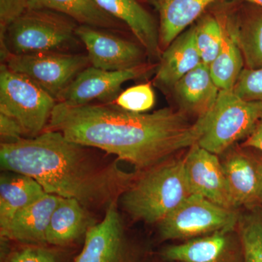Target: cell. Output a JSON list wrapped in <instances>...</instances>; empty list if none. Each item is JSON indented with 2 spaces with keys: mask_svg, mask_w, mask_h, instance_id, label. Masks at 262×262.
<instances>
[{
  "mask_svg": "<svg viewBox=\"0 0 262 262\" xmlns=\"http://www.w3.org/2000/svg\"><path fill=\"white\" fill-rule=\"evenodd\" d=\"M234 27L247 69L262 68V8L244 20L234 16Z\"/></svg>",
  "mask_w": 262,
  "mask_h": 262,
  "instance_id": "cell-24",
  "label": "cell"
},
{
  "mask_svg": "<svg viewBox=\"0 0 262 262\" xmlns=\"http://www.w3.org/2000/svg\"><path fill=\"white\" fill-rule=\"evenodd\" d=\"M182 110L165 108L135 113L113 103L70 106L57 103L46 130L147 170L198 142L200 119L191 122Z\"/></svg>",
  "mask_w": 262,
  "mask_h": 262,
  "instance_id": "cell-1",
  "label": "cell"
},
{
  "mask_svg": "<svg viewBox=\"0 0 262 262\" xmlns=\"http://www.w3.org/2000/svg\"><path fill=\"white\" fill-rule=\"evenodd\" d=\"M29 9L57 12L73 19L79 25L116 32L121 22L108 15L94 0H29Z\"/></svg>",
  "mask_w": 262,
  "mask_h": 262,
  "instance_id": "cell-23",
  "label": "cell"
},
{
  "mask_svg": "<svg viewBox=\"0 0 262 262\" xmlns=\"http://www.w3.org/2000/svg\"><path fill=\"white\" fill-rule=\"evenodd\" d=\"M157 67L154 63H144L127 70L106 71L90 66L71 82L57 103L70 106H83L96 101L113 103L120 94L122 84L148 75Z\"/></svg>",
  "mask_w": 262,
  "mask_h": 262,
  "instance_id": "cell-10",
  "label": "cell"
},
{
  "mask_svg": "<svg viewBox=\"0 0 262 262\" xmlns=\"http://www.w3.org/2000/svg\"><path fill=\"white\" fill-rule=\"evenodd\" d=\"M232 91L245 101L262 102V68L244 69Z\"/></svg>",
  "mask_w": 262,
  "mask_h": 262,
  "instance_id": "cell-28",
  "label": "cell"
},
{
  "mask_svg": "<svg viewBox=\"0 0 262 262\" xmlns=\"http://www.w3.org/2000/svg\"><path fill=\"white\" fill-rule=\"evenodd\" d=\"M1 63L28 77L56 101L76 77L91 66L87 54L70 52L8 54Z\"/></svg>",
  "mask_w": 262,
  "mask_h": 262,
  "instance_id": "cell-8",
  "label": "cell"
},
{
  "mask_svg": "<svg viewBox=\"0 0 262 262\" xmlns=\"http://www.w3.org/2000/svg\"><path fill=\"white\" fill-rule=\"evenodd\" d=\"M155 96L150 83H142L122 91L113 104L126 111L144 113L154 106Z\"/></svg>",
  "mask_w": 262,
  "mask_h": 262,
  "instance_id": "cell-27",
  "label": "cell"
},
{
  "mask_svg": "<svg viewBox=\"0 0 262 262\" xmlns=\"http://www.w3.org/2000/svg\"><path fill=\"white\" fill-rule=\"evenodd\" d=\"M222 160L231 201L234 209L262 204V160L241 148L229 149Z\"/></svg>",
  "mask_w": 262,
  "mask_h": 262,
  "instance_id": "cell-12",
  "label": "cell"
},
{
  "mask_svg": "<svg viewBox=\"0 0 262 262\" xmlns=\"http://www.w3.org/2000/svg\"><path fill=\"white\" fill-rule=\"evenodd\" d=\"M164 259L179 262H243L239 235L234 230L207 234L165 248Z\"/></svg>",
  "mask_w": 262,
  "mask_h": 262,
  "instance_id": "cell-14",
  "label": "cell"
},
{
  "mask_svg": "<svg viewBox=\"0 0 262 262\" xmlns=\"http://www.w3.org/2000/svg\"><path fill=\"white\" fill-rule=\"evenodd\" d=\"M172 90L182 111L194 115L196 120L211 111L220 92L209 67L203 63L181 78Z\"/></svg>",
  "mask_w": 262,
  "mask_h": 262,
  "instance_id": "cell-18",
  "label": "cell"
},
{
  "mask_svg": "<svg viewBox=\"0 0 262 262\" xmlns=\"http://www.w3.org/2000/svg\"><path fill=\"white\" fill-rule=\"evenodd\" d=\"M215 0H154L159 13L162 53L186 29L199 19Z\"/></svg>",
  "mask_w": 262,
  "mask_h": 262,
  "instance_id": "cell-19",
  "label": "cell"
},
{
  "mask_svg": "<svg viewBox=\"0 0 262 262\" xmlns=\"http://www.w3.org/2000/svg\"><path fill=\"white\" fill-rule=\"evenodd\" d=\"M29 9V0H0V37Z\"/></svg>",
  "mask_w": 262,
  "mask_h": 262,
  "instance_id": "cell-29",
  "label": "cell"
},
{
  "mask_svg": "<svg viewBox=\"0 0 262 262\" xmlns=\"http://www.w3.org/2000/svg\"><path fill=\"white\" fill-rule=\"evenodd\" d=\"M105 13L130 29L152 61L159 60V29L155 19L137 0H94Z\"/></svg>",
  "mask_w": 262,
  "mask_h": 262,
  "instance_id": "cell-15",
  "label": "cell"
},
{
  "mask_svg": "<svg viewBox=\"0 0 262 262\" xmlns=\"http://www.w3.org/2000/svg\"><path fill=\"white\" fill-rule=\"evenodd\" d=\"M61 196L46 192L15 215L1 232L3 238L33 245L47 244V232Z\"/></svg>",
  "mask_w": 262,
  "mask_h": 262,
  "instance_id": "cell-16",
  "label": "cell"
},
{
  "mask_svg": "<svg viewBox=\"0 0 262 262\" xmlns=\"http://www.w3.org/2000/svg\"><path fill=\"white\" fill-rule=\"evenodd\" d=\"M6 262H57L56 256L49 250L34 246L22 248L12 253Z\"/></svg>",
  "mask_w": 262,
  "mask_h": 262,
  "instance_id": "cell-30",
  "label": "cell"
},
{
  "mask_svg": "<svg viewBox=\"0 0 262 262\" xmlns=\"http://www.w3.org/2000/svg\"><path fill=\"white\" fill-rule=\"evenodd\" d=\"M202 62L196 48L194 26L184 31L162 53L156 68L155 84L163 89L173 86Z\"/></svg>",
  "mask_w": 262,
  "mask_h": 262,
  "instance_id": "cell-17",
  "label": "cell"
},
{
  "mask_svg": "<svg viewBox=\"0 0 262 262\" xmlns=\"http://www.w3.org/2000/svg\"><path fill=\"white\" fill-rule=\"evenodd\" d=\"M77 37L84 45L91 66L106 71H124L144 64L147 53L142 46L113 31L79 25Z\"/></svg>",
  "mask_w": 262,
  "mask_h": 262,
  "instance_id": "cell-11",
  "label": "cell"
},
{
  "mask_svg": "<svg viewBox=\"0 0 262 262\" xmlns=\"http://www.w3.org/2000/svg\"><path fill=\"white\" fill-rule=\"evenodd\" d=\"M184 165L192 194L203 196L219 206L234 209L218 155L196 143L184 158Z\"/></svg>",
  "mask_w": 262,
  "mask_h": 262,
  "instance_id": "cell-13",
  "label": "cell"
},
{
  "mask_svg": "<svg viewBox=\"0 0 262 262\" xmlns=\"http://www.w3.org/2000/svg\"><path fill=\"white\" fill-rule=\"evenodd\" d=\"M21 125L13 117L0 113L1 144H11L24 139Z\"/></svg>",
  "mask_w": 262,
  "mask_h": 262,
  "instance_id": "cell-31",
  "label": "cell"
},
{
  "mask_svg": "<svg viewBox=\"0 0 262 262\" xmlns=\"http://www.w3.org/2000/svg\"><path fill=\"white\" fill-rule=\"evenodd\" d=\"M46 191L28 176L7 171L0 177V232L4 231L20 210L35 201Z\"/></svg>",
  "mask_w": 262,
  "mask_h": 262,
  "instance_id": "cell-21",
  "label": "cell"
},
{
  "mask_svg": "<svg viewBox=\"0 0 262 262\" xmlns=\"http://www.w3.org/2000/svg\"><path fill=\"white\" fill-rule=\"evenodd\" d=\"M244 1L248 2V3H251V4L262 8V0H244Z\"/></svg>",
  "mask_w": 262,
  "mask_h": 262,
  "instance_id": "cell-33",
  "label": "cell"
},
{
  "mask_svg": "<svg viewBox=\"0 0 262 262\" xmlns=\"http://www.w3.org/2000/svg\"><path fill=\"white\" fill-rule=\"evenodd\" d=\"M239 215L234 209L219 206L198 194H191L158 224L164 241L195 238L222 231H232Z\"/></svg>",
  "mask_w": 262,
  "mask_h": 262,
  "instance_id": "cell-7",
  "label": "cell"
},
{
  "mask_svg": "<svg viewBox=\"0 0 262 262\" xmlns=\"http://www.w3.org/2000/svg\"><path fill=\"white\" fill-rule=\"evenodd\" d=\"M117 203H112L101 222L89 229L75 262H143L139 248L125 231Z\"/></svg>",
  "mask_w": 262,
  "mask_h": 262,
  "instance_id": "cell-9",
  "label": "cell"
},
{
  "mask_svg": "<svg viewBox=\"0 0 262 262\" xmlns=\"http://www.w3.org/2000/svg\"><path fill=\"white\" fill-rule=\"evenodd\" d=\"M91 149L57 131L45 130L36 137L1 144L0 163L6 171L34 179L46 192L75 199L88 209L106 210L118 202L137 174Z\"/></svg>",
  "mask_w": 262,
  "mask_h": 262,
  "instance_id": "cell-2",
  "label": "cell"
},
{
  "mask_svg": "<svg viewBox=\"0 0 262 262\" xmlns=\"http://www.w3.org/2000/svg\"><path fill=\"white\" fill-rule=\"evenodd\" d=\"M120 198L134 220L159 224L192 194L184 159H168L139 172Z\"/></svg>",
  "mask_w": 262,
  "mask_h": 262,
  "instance_id": "cell-3",
  "label": "cell"
},
{
  "mask_svg": "<svg viewBox=\"0 0 262 262\" xmlns=\"http://www.w3.org/2000/svg\"><path fill=\"white\" fill-rule=\"evenodd\" d=\"M196 48L202 62L209 67L220 53L223 29L218 15L206 14L194 24Z\"/></svg>",
  "mask_w": 262,
  "mask_h": 262,
  "instance_id": "cell-26",
  "label": "cell"
},
{
  "mask_svg": "<svg viewBox=\"0 0 262 262\" xmlns=\"http://www.w3.org/2000/svg\"><path fill=\"white\" fill-rule=\"evenodd\" d=\"M262 116V102L241 99L232 91H220L214 106L201 117L196 144L217 155L247 138Z\"/></svg>",
  "mask_w": 262,
  "mask_h": 262,
  "instance_id": "cell-5",
  "label": "cell"
},
{
  "mask_svg": "<svg viewBox=\"0 0 262 262\" xmlns=\"http://www.w3.org/2000/svg\"><path fill=\"white\" fill-rule=\"evenodd\" d=\"M244 146L253 148L262 151V116L258 120L252 133L246 138Z\"/></svg>",
  "mask_w": 262,
  "mask_h": 262,
  "instance_id": "cell-32",
  "label": "cell"
},
{
  "mask_svg": "<svg viewBox=\"0 0 262 262\" xmlns=\"http://www.w3.org/2000/svg\"><path fill=\"white\" fill-rule=\"evenodd\" d=\"M223 39L220 53L209 66L212 78L220 91H232L241 72L244 59L234 32V16L222 13L219 15Z\"/></svg>",
  "mask_w": 262,
  "mask_h": 262,
  "instance_id": "cell-22",
  "label": "cell"
},
{
  "mask_svg": "<svg viewBox=\"0 0 262 262\" xmlns=\"http://www.w3.org/2000/svg\"><path fill=\"white\" fill-rule=\"evenodd\" d=\"M79 24L66 15L45 9H29L0 37L1 62L8 54L69 52L78 43Z\"/></svg>",
  "mask_w": 262,
  "mask_h": 262,
  "instance_id": "cell-4",
  "label": "cell"
},
{
  "mask_svg": "<svg viewBox=\"0 0 262 262\" xmlns=\"http://www.w3.org/2000/svg\"><path fill=\"white\" fill-rule=\"evenodd\" d=\"M168 262H179V261H167Z\"/></svg>",
  "mask_w": 262,
  "mask_h": 262,
  "instance_id": "cell-34",
  "label": "cell"
},
{
  "mask_svg": "<svg viewBox=\"0 0 262 262\" xmlns=\"http://www.w3.org/2000/svg\"><path fill=\"white\" fill-rule=\"evenodd\" d=\"M238 235L242 248L243 262H262V209H248L239 215Z\"/></svg>",
  "mask_w": 262,
  "mask_h": 262,
  "instance_id": "cell-25",
  "label": "cell"
},
{
  "mask_svg": "<svg viewBox=\"0 0 262 262\" xmlns=\"http://www.w3.org/2000/svg\"><path fill=\"white\" fill-rule=\"evenodd\" d=\"M56 100L34 81L0 66V113L14 118L26 136L36 137L46 130Z\"/></svg>",
  "mask_w": 262,
  "mask_h": 262,
  "instance_id": "cell-6",
  "label": "cell"
},
{
  "mask_svg": "<svg viewBox=\"0 0 262 262\" xmlns=\"http://www.w3.org/2000/svg\"><path fill=\"white\" fill-rule=\"evenodd\" d=\"M89 209L75 199L61 198L52 215L47 232V244L68 246L95 225Z\"/></svg>",
  "mask_w": 262,
  "mask_h": 262,
  "instance_id": "cell-20",
  "label": "cell"
}]
</instances>
